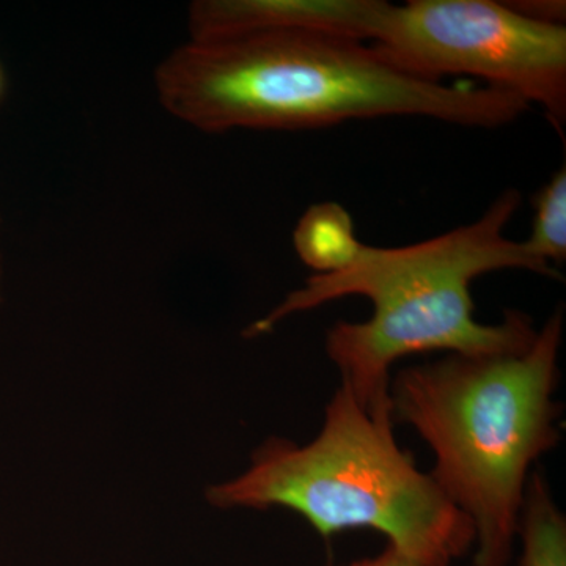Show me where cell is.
Here are the masks:
<instances>
[{
    "instance_id": "9",
    "label": "cell",
    "mask_w": 566,
    "mask_h": 566,
    "mask_svg": "<svg viewBox=\"0 0 566 566\" xmlns=\"http://www.w3.org/2000/svg\"><path fill=\"white\" fill-rule=\"evenodd\" d=\"M528 251L556 268L566 260V167L562 166L534 197Z\"/></svg>"
},
{
    "instance_id": "12",
    "label": "cell",
    "mask_w": 566,
    "mask_h": 566,
    "mask_svg": "<svg viewBox=\"0 0 566 566\" xmlns=\"http://www.w3.org/2000/svg\"><path fill=\"white\" fill-rule=\"evenodd\" d=\"M3 85H6V77H3L2 66H0V98H2L3 95Z\"/></svg>"
},
{
    "instance_id": "5",
    "label": "cell",
    "mask_w": 566,
    "mask_h": 566,
    "mask_svg": "<svg viewBox=\"0 0 566 566\" xmlns=\"http://www.w3.org/2000/svg\"><path fill=\"white\" fill-rule=\"evenodd\" d=\"M374 50L395 69L444 82L472 76L566 122V28L528 20L493 0L389 3Z\"/></svg>"
},
{
    "instance_id": "6",
    "label": "cell",
    "mask_w": 566,
    "mask_h": 566,
    "mask_svg": "<svg viewBox=\"0 0 566 566\" xmlns=\"http://www.w3.org/2000/svg\"><path fill=\"white\" fill-rule=\"evenodd\" d=\"M386 0H200L189 7L193 41L256 32H311L375 40Z\"/></svg>"
},
{
    "instance_id": "3",
    "label": "cell",
    "mask_w": 566,
    "mask_h": 566,
    "mask_svg": "<svg viewBox=\"0 0 566 566\" xmlns=\"http://www.w3.org/2000/svg\"><path fill=\"white\" fill-rule=\"evenodd\" d=\"M562 338L558 307L526 352L447 354L390 378L394 422L427 442L428 474L474 526L472 566H509L532 465L560 442Z\"/></svg>"
},
{
    "instance_id": "7",
    "label": "cell",
    "mask_w": 566,
    "mask_h": 566,
    "mask_svg": "<svg viewBox=\"0 0 566 566\" xmlns=\"http://www.w3.org/2000/svg\"><path fill=\"white\" fill-rule=\"evenodd\" d=\"M294 251L314 274L345 270L359 255L364 243L354 233L352 214L335 202L314 205L304 212L293 232Z\"/></svg>"
},
{
    "instance_id": "10",
    "label": "cell",
    "mask_w": 566,
    "mask_h": 566,
    "mask_svg": "<svg viewBox=\"0 0 566 566\" xmlns=\"http://www.w3.org/2000/svg\"><path fill=\"white\" fill-rule=\"evenodd\" d=\"M506 6L528 20L565 25L566 3L564 0H515V2H506Z\"/></svg>"
},
{
    "instance_id": "2",
    "label": "cell",
    "mask_w": 566,
    "mask_h": 566,
    "mask_svg": "<svg viewBox=\"0 0 566 566\" xmlns=\"http://www.w3.org/2000/svg\"><path fill=\"white\" fill-rule=\"evenodd\" d=\"M520 205L521 193L509 189L482 218L452 232L403 248L364 244L348 268L312 274L270 314L252 323L244 337L271 333L286 316L331 301L367 297L374 314L363 323H335L327 331L326 353L342 382L370 411L389 408L390 370L403 357L526 352L538 333L531 316L512 308L501 323H480L471 292L476 277L502 270L560 281V271L528 251L524 241L505 237Z\"/></svg>"
},
{
    "instance_id": "8",
    "label": "cell",
    "mask_w": 566,
    "mask_h": 566,
    "mask_svg": "<svg viewBox=\"0 0 566 566\" xmlns=\"http://www.w3.org/2000/svg\"><path fill=\"white\" fill-rule=\"evenodd\" d=\"M517 538L523 551L516 566H566V517L539 471L528 476Z\"/></svg>"
},
{
    "instance_id": "1",
    "label": "cell",
    "mask_w": 566,
    "mask_h": 566,
    "mask_svg": "<svg viewBox=\"0 0 566 566\" xmlns=\"http://www.w3.org/2000/svg\"><path fill=\"white\" fill-rule=\"evenodd\" d=\"M164 109L205 133L326 128L381 117H428L497 128L528 111L513 93L420 80L364 41L256 32L189 41L155 73Z\"/></svg>"
},
{
    "instance_id": "4",
    "label": "cell",
    "mask_w": 566,
    "mask_h": 566,
    "mask_svg": "<svg viewBox=\"0 0 566 566\" xmlns=\"http://www.w3.org/2000/svg\"><path fill=\"white\" fill-rule=\"evenodd\" d=\"M392 408L370 411L342 382L308 444L270 438L240 475L208 488L219 510L286 509L322 535L371 528L422 566H452L475 531L398 446Z\"/></svg>"
},
{
    "instance_id": "11",
    "label": "cell",
    "mask_w": 566,
    "mask_h": 566,
    "mask_svg": "<svg viewBox=\"0 0 566 566\" xmlns=\"http://www.w3.org/2000/svg\"><path fill=\"white\" fill-rule=\"evenodd\" d=\"M345 566H422L417 564L416 560H412L411 557L406 556V554L398 551L397 547L389 545L378 556L363 558V560L353 562V564Z\"/></svg>"
}]
</instances>
